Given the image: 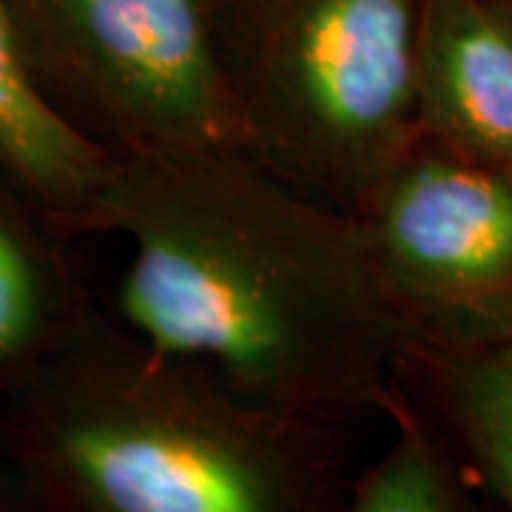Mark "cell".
Returning <instances> with one entry per match:
<instances>
[{"label":"cell","mask_w":512,"mask_h":512,"mask_svg":"<svg viewBox=\"0 0 512 512\" xmlns=\"http://www.w3.org/2000/svg\"><path fill=\"white\" fill-rule=\"evenodd\" d=\"M20 487L15 476H12V470H9V464L3 461L0 464V510H6V507H12V501L20 498Z\"/></svg>","instance_id":"obj_11"},{"label":"cell","mask_w":512,"mask_h":512,"mask_svg":"<svg viewBox=\"0 0 512 512\" xmlns=\"http://www.w3.org/2000/svg\"><path fill=\"white\" fill-rule=\"evenodd\" d=\"M495 3H501V6H504V9L512 15V0H495Z\"/></svg>","instance_id":"obj_12"},{"label":"cell","mask_w":512,"mask_h":512,"mask_svg":"<svg viewBox=\"0 0 512 512\" xmlns=\"http://www.w3.org/2000/svg\"><path fill=\"white\" fill-rule=\"evenodd\" d=\"M245 148L359 214L421 137L427 0H211Z\"/></svg>","instance_id":"obj_3"},{"label":"cell","mask_w":512,"mask_h":512,"mask_svg":"<svg viewBox=\"0 0 512 512\" xmlns=\"http://www.w3.org/2000/svg\"><path fill=\"white\" fill-rule=\"evenodd\" d=\"M384 416L396 421V441L376 464L350 481L353 512H458L467 493L453 461L441 450L430 424L407 393V382L390 396Z\"/></svg>","instance_id":"obj_10"},{"label":"cell","mask_w":512,"mask_h":512,"mask_svg":"<svg viewBox=\"0 0 512 512\" xmlns=\"http://www.w3.org/2000/svg\"><path fill=\"white\" fill-rule=\"evenodd\" d=\"M23 498L63 512H322L348 501L342 430L89 319L0 396Z\"/></svg>","instance_id":"obj_2"},{"label":"cell","mask_w":512,"mask_h":512,"mask_svg":"<svg viewBox=\"0 0 512 512\" xmlns=\"http://www.w3.org/2000/svg\"><path fill=\"white\" fill-rule=\"evenodd\" d=\"M402 376L430 393L493 493L512 507V339L481 345H421Z\"/></svg>","instance_id":"obj_9"},{"label":"cell","mask_w":512,"mask_h":512,"mask_svg":"<svg viewBox=\"0 0 512 512\" xmlns=\"http://www.w3.org/2000/svg\"><path fill=\"white\" fill-rule=\"evenodd\" d=\"M117 151L57 109L37 83L0 0V168L63 237L106 231Z\"/></svg>","instance_id":"obj_7"},{"label":"cell","mask_w":512,"mask_h":512,"mask_svg":"<svg viewBox=\"0 0 512 512\" xmlns=\"http://www.w3.org/2000/svg\"><path fill=\"white\" fill-rule=\"evenodd\" d=\"M37 83L117 154L245 148L211 0H3Z\"/></svg>","instance_id":"obj_4"},{"label":"cell","mask_w":512,"mask_h":512,"mask_svg":"<svg viewBox=\"0 0 512 512\" xmlns=\"http://www.w3.org/2000/svg\"><path fill=\"white\" fill-rule=\"evenodd\" d=\"M410 345L512 339V180L421 134L359 211Z\"/></svg>","instance_id":"obj_5"},{"label":"cell","mask_w":512,"mask_h":512,"mask_svg":"<svg viewBox=\"0 0 512 512\" xmlns=\"http://www.w3.org/2000/svg\"><path fill=\"white\" fill-rule=\"evenodd\" d=\"M106 231L131 242L123 322L242 396L345 433L404 382L410 330L362 217L248 148L117 154Z\"/></svg>","instance_id":"obj_1"},{"label":"cell","mask_w":512,"mask_h":512,"mask_svg":"<svg viewBox=\"0 0 512 512\" xmlns=\"http://www.w3.org/2000/svg\"><path fill=\"white\" fill-rule=\"evenodd\" d=\"M421 134L512 180V15L495 0H427Z\"/></svg>","instance_id":"obj_6"},{"label":"cell","mask_w":512,"mask_h":512,"mask_svg":"<svg viewBox=\"0 0 512 512\" xmlns=\"http://www.w3.org/2000/svg\"><path fill=\"white\" fill-rule=\"evenodd\" d=\"M63 239L0 168V396L92 313Z\"/></svg>","instance_id":"obj_8"}]
</instances>
